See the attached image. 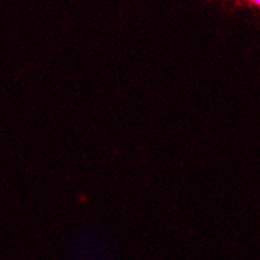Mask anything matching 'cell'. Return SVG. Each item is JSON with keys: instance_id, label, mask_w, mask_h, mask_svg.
Wrapping results in <instances>:
<instances>
[{"instance_id": "1", "label": "cell", "mask_w": 260, "mask_h": 260, "mask_svg": "<svg viewBox=\"0 0 260 260\" xmlns=\"http://www.w3.org/2000/svg\"><path fill=\"white\" fill-rule=\"evenodd\" d=\"M248 2L250 3V4H253L254 7L260 8V0H248Z\"/></svg>"}]
</instances>
